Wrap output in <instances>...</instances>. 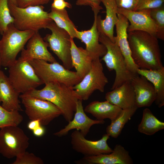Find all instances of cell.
Instances as JSON below:
<instances>
[{"instance_id": "6da1fadb", "label": "cell", "mask_w": 164, "mask_h": 164, "mask_svg": "<svg viewBox=\"0 0 164 164\" xmlns=\"http://www.w3.org/2000/svg\"><path fill=\"white\" fill-rule=\"evenodd\" d=\"M131 56L139 69L154 70L164 67L158 39L141 31L128 32Z\"/></svg>"}, {"instance_id": "7a4b0ae2", "label": "cell", "mask_w": 164, "mask_h": 164, "mask_svg": "<svg viewBox=\"0 0 164 164\" xmlns=\"http://www.w3.org/2000/svg\"><path fill=\"white\" fill-rule=\"evenodd\" d=\"M45 84L40 90L36 89L25 94L52 103L60 110L67 122L71 121L75 112L77 102L80 99L73 87L56 82Z\"/></svg>"}, {"instance_id": "3957f363", "label": "cell", "mask_w": 164, "mask_h": 164, "mask_svg": "<svg viewBox=\"0 0 164 164\" xmlns=\"http://www.w3.org/2000/svg\"><path fill=\"white\" fill-rule=\"evenodd\" d=\"M8 5L14 19L13 24L19 30L38 32L40 29L47 28L53 21L42 5L21 8L9 1Z\"/></svg>"}, {"instance_id": "277c9868", "label": "cell", "mask_w": 164, "mask_h": 164, "mask_svg": "<svg viewBox=\"0 0 164 164\" xmlns=\"http://www.w3.org/2000/svg\"><path fill=\"white\" fill-rule=\"evenodd\" d=\"M100 43L106 47L107 51L102 60L105 63L109 71L114 70L115 77L111 89L113 90L124 83L131 81L138 74L128 69L125 58L116 42H112L108 37L99 33Z\"/></svg>"}, {"instance_id": "5b68a950", "label": "cell", "mask_w": 164, "mask_h": 164, "mask_svg": "<svg viewBox=\"0 0 164 164\" xmlns=\"http://www.w3.org/2000/svg\"><path fill=\"white\" fill-rule=\"evenodd\" d=\"M32 31L18 29L13 23L9 25L2 35L0 40V55L2 66L9 67L16 60L19 53L33 35Z\"/></svg>"}, {"instance_id": "8992f818", "label": "cell", "mask_w": 164, "mask_h": 164, "mask_svg": "<svg viewBox=\"0 0 164 164\" xmlns=\"http://www.w3.org/2000/svg\"><path fill=\"white\" fill-rule=\"evenodd\" d=\"M28 61L43 84L56 82L73 87L82 80L76 71L66 69L57 61L50 63L39 60Z\"/></svg>"}, {"instance_id": "52a82bcc", "label": "cell", "mask_w": 164, "mask_h": 164, "mask_svg": "<svg viewBox=\"0 0 164 164\" xmlns=\"http://www.w3.org/2000/svg\"><path fill=\"white\" fill-rule=\"evenodd\" d=\"M9 68L8 77L19 94H26L43 84L29 62L20 57Z\"/></svg>"}, {"instance_id": "ba28073f", "label": "cell", "mask_w": 164, "mask_h": 164, "mask_svg": "<svg viewBox=\"0 0 164 164\" xmlns=\"http://www.w3.org/2000/svg\"><path fill=\"white\" fill-rule=\"evenodd\" d=\"M29 138L18 126L0 128V154L9 159L16 157L26 151Z\"/></svg>"}, {"instance_id": "9c48e42d", "label": "cell", "mask_w": 164, "mask_h": 164, "mask_svg": "<svg viewBox=\"0 0 164 164\" xmlns=\"http://www.w3.org/2000/svg\"><path fill=\"white\" fill-rule=\"evenodd\" d=\"M108 82L104 72L103 65L98 58L93 60L90 70L73 88L80 99L87 100L96 90L104 92Z\"/></svg>"}, {"instance_id": "30bf717a", "label": "cell", "mask_w": 164, "mask_h": 164, "mask_svg": "<svg viewBox=\"0 0 164 164\" xmlns=\"http://www.w3.org/2000/svg\"><path fill=\"white\" fill-rule=\"evenodd\" d=\"M25 112L31 120H39L41 125H47L62 115L60 110L52 103L25 94L19 95Z\"/></svg>"}, {"instance_id": "8fae6325", "label": "cell", "mask_w": 164, "mask_h": 164, "mask_svg": "<svg viewBox=\"0 0 164 164\" xmlns=\"http://www.w3.org/2000/svg\"><path fill=\"white\" fill-rule=\"evenodd\" d=\"M47 28L50 30L51 34H47L43 39L49 45L50 50L62 61L63 66L70 70L73 67L72 65L70 48L71 37L65 30L58 27L52 21Z\"/></svg>"}, {"instance_id": "7c38bea8", "label": "cell", "mask_w": 164, "mask_h": 164, "mask_svg": "<svg viewBox=\"0 0 164 164\" xmlns=\"http://www.w3.org/2000/svg\"><path fill=\"white\" fill-rule=\"evenodd\" d=\"M110 136L105 134L100 140H90L86 139L79 131L76 130L71 135V144L74 150L84 156H95L108 154L113 151L107 142Z\"/></svg>"}, {"instance_id": "4fadbf2b", "label": "cell", "mask_w": 164, "mask_h": 164, "mask_svg": "<svg viewBox=\"0 0 164 164\" xmlns=\"http://www.w3.org/2000/svg\"><path fill=\"white\" fill-rule=\"evenodd\" d=\"M150 9L132 11L118 8L117 13L124 16L130 23L127 32L141 31L156 37L157 27L150 15Z\"/></svg>"}, {"instance_id": "5bb4252c", "label": "cell", "mask_w": 164, "mask_h": 164, "mask_svg": "<svg viewBox=\"0 0 164 164\" xmlns=\"http://www.w3.org/2000/svg\"><path fill=\"white\" fill-rule=\"evenodd\" d=\"M82 101L81 99L78 101L76 111L72 119L68 122L64 128L54 133L53 135L58 137H61L67 135L70 131L76 129L79 131L85 137L92 125L104 124V120H93L86 115L83 108Z\"/></svg>"}, {"instance_id": "9a60e30c", "label": "cell", "mask_w": 164, "mask_h": 164, "mask_svg": "<svg viewBox=\"0 0 164 164\" xmlns=\"http://www.w3.org/2000/svg\"><path fill=\"white\" fill-rule=\"evenodd\" d=\"M26 49L22 50L20 57L29 61L39 60L50 63L56 62V59L48 51V43L44 41L38 32H35L27 42Z\"/></svg>"}, {"instance_id": "2e32d148", "label": "cell", "mask_w": 164, "mask_h": 164, "mask_svg": "<svg viewBox=\"0 0 164 164\" xmlns=\"http://www.w3.org/2000/svg\"><path fill=\"white\" fill-rule=\"evenodd\" d=\"M78 164H132V159L129 152L122 145L117 144L113 151L108 154L97 155L84 156L75 161Z\"/></svg>"}, {"instance_id": "e0dca14e", "label": "cell", "mask_w": 164, "mask_h": 164, "mask_svg": "<svg viewBox=\"0 0 164 164\" xmlns=\"http://www.w3.org/2000/svg\"><path fill=\"white\" fill-rule=\"evenodd\" d=\"M94 13V20L90 29L81 31H78L77 29H75L76 38L85 44L86 50L93 60L102 57L107 51L105 46L99 41V34L96 25V19L98 13Z\"/></svg>"}, {"instance_id": "ac0fdd59", "label": "cell", "mask_w": 164, "mask_h": 164, "mask_svg": "<svg viewBox=\"0 0 164 164\" xmlns=\"http://www.w3.org/2000/svg\"><path fill=\"white\" fill-rule=\"evenodd\" d=\"M118 21L115 24L116 36L115 42L117 44L123 56L128 69L132 72L137 73L138 67L134 62L128 41L127 28L129 25L128 19L123 15L117 13Z\"/></svg>"}, {"instance_id": "d6986e66", "label": "cell", "mask_w": 164, "mask_h": 164, "mask_svg": "<svg viewBox=\"0 0 164 164\" xmlns=\"http://www.w3.org/2000/svg\"><path fill=\"white\" fill-rule=\"evenodd\" d=\"M135 95V105L138 108L151 106L154 102L156 92L152 84L145 77L138 75L131 81Z\"/></svg>"}, {"instance_id": "ffe728a7", "label": "cell", "mask_w": 164, "mask_h": 164, "mask_svg": "<svg viewBox=\"0 0 164 164\" xmlns=\"http://www.w3.org/2000/svg\"><path fill=\"white\" fill-rule=\"evenodd\" d=\"M20 94L4 72L0 69V104L6 110L22 111L19 99Z\"/></svg>"}, {"instance_id": "44dd1931", "label": "cell", "mask_w": 164, "mask_h": 164, "mask_svg": "<svg viewBox=\"0 0 164 164\" xmlns=\"http://www.w3.org/2000/svg\"><path fill=\"white\" fill-rule=\"evenodd\" d=\"M106 8L105 19H102L100 15L96 19L97 27L99 33L108 37L112 42H115L114 28L118 20V7L115 0H101Z\"/></svg>"}, {"instance_id": "7402d4cb", "label": "cell", "mask_w": 164, "mask_h": 164, "mask_svg": "<svg viewBox=\"0 0 164 164\" xmlns=\"http://www.w3.org/2000/svg\"><path fill=\"white\" fill-rule=\"evenodd\" d=\"M106 101L122 109L135 105V95L131 81L126 82L105 95Z\"/></svg>"}, {"instance_id": "603a6c76", "label": "cell", "mask_w": 164, "mask_h": 164, "mask_svg": "<svg viewBox=\"0 0 164 164\" xmlns=\"http://www.w3.org/2000/svg\"><path fill=\"white\" fill-rule=\"evenodd\" d=\"M122 109L109 102L94 101L91 102L85 107V112L91 114L96 119L104 120L105 119L110 120L111 122L115 120L121 113Z\"/></svg>"}, {"instance_id": "cb8c5ba5", "label": "cell", "mask_w": 164, "mask_h": 164, "mask_svg": "<svg viewBox=\"0 0 164 164\" xmlns=\"http://www.w3.org/2000/svg\"><path fill=\"white\" fill-rule=\"evenodd\" d=\"M70 40L72 65L77 75L82 79L90 70L93 60L85 49L77 46L73 38H71Z\"/></svg>"}, {"instance_id": "d4e9b609", "label": "cell", "mask_w": 164, "mask_h": 164, "mask_svg": "<svg viewBox=\"0 0 164 164\" xmlns=\"http://www.w3.org/2000/svg\"><path fill=\"white\" fill-rule=\"evenodd\" d=\"M138 75L145 77L153 84L156 94L155 103L159 108L164 105V67L154 70L138 69Z\"/></svg>"}, {"instance_id": "484cf974", "label": "cell", "mask_w": 164, "mask_h": 164, "mask_svg": "<svg viewBox=\"0 0 164 164\" xmlns=\"http://www.w3.org/2000/svg\"><path fill=\"white\" fill-rule=\"evenodd\" d=\"M164 129L163 122L157 118L149 108L143 110L142 119L138 126L139 132L151 135Z\"/></svg>"}, {"instance_id": "4316f807", "label": "cell", "mask_w": 164, "mask_h": 164, "mask_svg": "<svg viewBox=\"0 0 164 164\" xmlns=\"http://www.w3.org/2000/svg\"><path fill=\"white\" fill-rule=\"evenodd\" d=\"M138 108L135 106L122 109L117 118L107 127L106 134L113 138H117L121 134L125 124L131 119Z\"/></svg>"}, {"instance_id": "83f0119b", "label": "cell", "mask_w": 164, "mask_h": 164, "mask_svg": "<svg viewBox=\"0 0 164 164\" xmlns=\"http://www.w3.org/2000/svg\"><path fill=\"white\" fill-rule=\"evenodd\" d=\"M49 17L59 28L67 31L73 38H76L75 25L70 18L65 9L58 10L51 7V11L48 13Z\"/></svg>"}, {"instance_id": "f1b7e54d", "label": "cell", "mask_w": 164, "mask_h": 164, "mask_svg": "<svg viewBox=\"0 0 164 164\" xmlns=\"http://www.w3.org/2000/svg\"><path fill=\"white\" fill-rule=\"evenodd\" d=\"M23 117L19 111H9L0 104V128L9 126H18L22 121Z\"/></svg>"}, {"instance_id": "f546056e", "label": "cell", "mask_w": 164, "mask_h": 164, "mask_svg": "<svg viewBox=\"0 0 164 164\" xmlns=\"http://www.w3.org/2000/svg\"><path fill=\"white\" fill-rule=\"evenodd\" d=\"M8 5V0H0V33L2 34L9 25L13 23Z\"/></svg>"}, {"instance_id": "4dcf8cb0", "label": "cell", "mask_w": 164, "mask_h": 164, "mask_svg": "<svg viewBox=\"0 0 164 164\" xmlns=\"http://www.w3.org/2000/svg\"><path fill=\"white\" fill-rule=\"evenodd\" d=\"M150 15L157 27L156 37L164 40V6L150 9Z\"/></svg>"}, {"instance_id": "1f68e13d", "label": "cell", "mask_w": 164, "mask_h": 164, "mask_svg": "<svg viewBox=\"0 0 164 164\" xmlns=\"http://www.w3.org/2000/svg\"><path fill=\"white\" fill-rule=\"evenodd\" d=\"M12 164H43V160L33 153L26 151L16 157Z\"/></svg>"}, {"instance_id": "d6a6232c", "label": "cell", "mask_w": 164, "mask_h": 164, "mask_svg": "<svg viewBox=\"0 0 164 164\" xmlns=\"http://www.w3.org/2000/svg\"><path fill=\"white\" fill-rule=\"evenodd\" d=\"M164 0H138L135 11L152 9L164 6Z\"/></svg>"}, {"instance_id": "836d02e7", "label": "cell", "mask_w": 164, "mask_h": 164, "mask_svg": "<svg viewBox=\"0 0 164 164\" xmlns=\"http://www.w3.org/2000/svg\"><path fill=\"white\" fill-rule=\"evenodd\" d=\"M118 8L135 11L138 0H115Z\"/></svg>"}, {"instance_id": "e575fe53", "label": "cell", "mask_w": 164, "mask_h": 164, "mask_svg": "<svg viewBox=\"0 0 164 164\" xmlns=\"http://www.w3.org/2000/svg\"><path fill=\"white\" fill-rule=\"evenodd\" d=\"M101 0H77L76 5H77L90 6L94 12L99 13L103 8L100 5Z\"/></svg>"}, {"instance_id": "d590c367", "label": "cell", "mask_w": 164, "mask_h": 164, "mask_svg": "<svg viewBox=\"0 0 164 164\" xmlns=\"http://www.w3.org/2000/svg\"><path fill=\"white\" fill-rule=\"evenodd\" d=\"M50 0H16L17 5L21 8L43 5L47 4Z\"/></svg>"}, {"instance_id": "8d00e7d4", "label": "cell", "mask_w": 164, "mask_h": 164, "mask_svg": "<svg viewBox=\"0 0 164 164\" xmlns=\"http://www.w3.org/2000/svg\"><path fill=\"white\" fill-rule=\"evenodd\" d=\"M71 5L64 0H54L51 5V7L58 10H63L66 7L71 8Z\"/></svg>"}, {"instance_id": "74e56055", "label": "cell", "mask_w": 164, "mask_h": 164, "mask_svg": "<svg viewBox=\"0 0 164 164\" xmlns=\"http://www.w3.org/2000/svg\"><path fill=\"white\" fill-rule=\"evenodd\" d=\"M40 125H41L40 121L39 120H31L28 123L27 127L29 129L32 131Z\"/></svg>"}, {"instance_id": "f35d334b", "label": "cell", "mask_w": 164, "mask_h": 164, "mask_svg": "<svg viewBox=\"0 0 164 164\" xmlns=\"http://www.w3.org/2000/svg\"><path fill=\"white\" fill-rule=\"evenodd\" d=\"M32 131L33 134L37 137L42 136L45 133V129L41 125L39 126Z\"/></svg>"}, {"instance_id": "ab89813d", "label": "cell", "mask_w": 164, "mask_h": 164, "mask_svg": "<svg viewBox=\"0 0 164 164\" xmlns=\"http://www.w3.org/2000/svg\"><path fill=\"white\" fill-rule=\"evenodd\" d=\"M8 1L12 3L17 5L16 0H8Z\"/></svg>"}, {"instance_id": "60d3db41", "label": "cell", "mask_w": 164, "mask_h": 164, "mask_svg": "<svg viewBox=\"0 0 164 164\" xmlns=\"http://www.w3.org/2000/svg\"><path fill=\"white\" fill-rule=\"evenodd\" d=\"M1 66H2L1 59V57L0 55V69L1 67Z\"/></svg>"}, {"instance_id": "b9f144b4", "label": "cell", "mask_w": 164, "mask_h": 164, "mask_svg": "<svg viewBox=\"0 0 164 164\" xmlns=\"http://www.w3.org/2000/svg\"></svg>"}]
</instances>
